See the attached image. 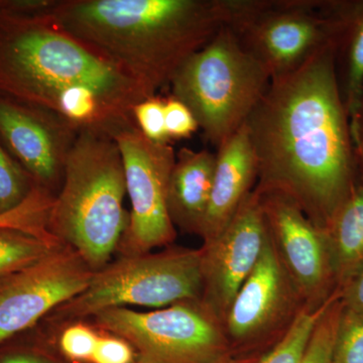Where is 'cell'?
Returning a JSON list of instances; mask_svg holds the SVG:
<instances>
[{
	"instance_id": "obj_11",
	"label": "cell",
	"mask_w": 363,
	"mask_h": 363,
	"mask_svg": "<svg viewBox=\"0 0 363 363\" xmlns=\"http://www.w3.org/2000/svg\"><path fill=\"white\" fill-rule=\"evenodd\" d=\"M255 189L274 247L301 300L307 306L321 305L337 289L324 231L292 198Z\"/></svg>"
},
{
	"instance_id": "obj_28",
	"label": "cell",
	"mask_w": 363,
	"mask_h": 363,
	"mask_svg": "<svg viewBox=\"0 0 363 363\" xmlns=\"http://www.w3.org/2000/svg\"><path fill=\"white\" fill-rule=\"evenodd\" d=\"M164 121L169 140L189 138L199 128L190 109L173 96L164 99Z\"/></svg>"
},
{
	"instance_id": "obj_20",
	"label": "cell",
	"mask_w": 363,
	"mask_h": 363,
	"mask_svg": "<svg viewBox=\"0 0 363 363\" xmlns=\"http://www.w3.org/2000/svg\"><path fill=\"white\" fill-rule=\"evenodd\" d=\"M55 197L56 196L47 189L35 185L21 205L0 214V229H14L44 240L60 243L48 229V220Z\"/></svg>"
},
{
	"instance_id": "obj_9",
	"label": "cell",
	"mask_w": 363,
	"mask_h": 363,
	"mask_svg": "<svg viewBox=\"0 0 363 363\" xmlns=\"http://www.w3.org/2000/svg\"><path fill=\"white\" fill-rule=\"evenodd\" d=\"M112 138L123 157L131 206L116 252L138 255L169 247L177 238L167 204L169 176L176 161L173 147L147 140L135 123L116 131Z\"/></svg>"
},
{
	"instance_id": "obj_3",
	"label": "cell",
	"mask_w": 363,
	"mask_h": 363,
	"mask_svg": "<svg viewBox=\"0 0 363 363\" xmlns=\"http://www.w3.org/2000/svg\"><path fill=\"white\" fill-rule=\"evenodd\" d=\"M50 20L150 96L225 26L226 0H60Z\"/></svg>"
},
{
	"instance_id": "obj_25",
	"label": "cell",
	"mask_w": 363,
	"mask_h": 363,
	"mask_svg": "<svg viewBox=\"0 0 363 363\" xmlns=\"http://www.w3.org/2000/svg\"><path fill=\"white\" fill-rule=\"evenodd\" d=\"M342 295L328 308L313 332L304 355L298 363H333V351L341 313Z\"/></svg>"
},
{
	"instance_id": "obj_15",
	"label": "cell",
	"mask_w": 363,
	"mask_h": 363,
	"mask_svg": "<svg viewBox=\"0 0 363 363\" xmlns=\"http://www.w3.org/2000/svg\"><path fill=\"white\" fill-rule=\"evenodd\" d=\"M217 150L213 186L199 234L204 242L228 225L257 180V159L245 123Z\"/></svg>"
},
{
	"instance_id": "obj_21",
	"label": "cell",
	"mask_w": 363,
	"mask_h": 363,
	"mask_svg": "<svg viewBox=\"0 0 363 363\" xmlns=\"http://www.w3.org/2000/svg\"><path fill=\"white\" fill-rule=\"evenodd\" d=\"M62 243L14 229H0V279L30 266Z\"/></svg>"
},
{
	"instance_id": "obj_22",
	"label": "cell",
	"mask_w": 363,
	"mask_h": 363,
	"mask_svg": "<svg viewBox=\"0 0 363 363\" xmlns=\"http://www.w3.org/2000/svg\"><path fill=\"white\" fill-rule=\"evenodd\" d=\"M52 348L68 363H91L101 331L88 321H74L56 328L38 324Z\"/></svg>"
},
{
	"instance_id": "obj_27",
	"label": "cell",
	"mask_w": 363,
	"mask_h": 363,
	"mask_svg": "<svg viewBox=\"0 0 363 363\" xmlns=\"http://www.w3.org/2000/svg\"><path fill=\"white\" fill-rule=\"evenodd\" d=\"M138 130L147 140L156 143H169L164 121V99L152 96L136 104L133 111Z\"/></svg>"
},
{
	"instance_id": "obj_7",
	"label": "cell",
	"mask_w": 363,
	"mask_h": 363,
	"mask_svg": "<svg viewBox=\"0 0 363 363\" xmlns=\"http://www.w3.org/2000/svg\"><path fill=\"white\" fill-rule=\"evenodd\" d=\"M89 320L98 330L128 341L135 350L136 363H221L231 359L233 348L223 324L201 300L149 312L111 308Z\"/></svg>"
},
{
	"instance_id": "obj_32",
	"label": "cell",
	"mask_w": 363,
	"mask_h": 363,
	"mask_svg": "<svg viewBox=\"0 0 363 363\" xmlns=\"http://www.w3.org/2000/svg\"><path fill=\"white\" fill-rule=\"evenodd\" d=\"M341 298L346 309L363 315V267L344 286Z\"/></svg>"
},
{
	"instance_id": "obj_2",
	"label": "cell",
	"mask_w": 363,
	"mask_h": 363,
	"mask_svg": "<svg viewBox=\"0 0 363 363\" xmlns=\"http://www.w3.org/2000/svg\"><path fill=\"white\" fill-rule=\"evenodd\" d=\"M0 93L56 112L80 130L111 138L135 123V105L152 97L49 16L1 13Z\"/></svg>"
},
{
	"instance_id": "obj_19",
	"label": "cell",
	"mask_w": 363,
	"mask_h": 363,
	"mask_svg": "<svg viewBox=\"0 0 363 363\" xmlns=\"http://www.w3.org/2000/svg\"><path fill=\"white\" fill-rule=\"evenodd\" d=\"M341 295L342 289L338 288L321 305H306L298 313L290 328L257 363L300 362L320 319Z\"/></svg>"
},
{
	"instance_id": "obj_13",
	"label": "cell",
	"mask_w": 363,
	"mask_h": 363,
	"mask_svg": "<svg viewBox=\"0 0 363 363\" xmlns=\"http://www.w3.org/2000/svg\"><path fill=\"white\" fill-rule=\"evenodd\" d=\"M267 238L264 210L253 189L228 225L203 243L201 301L222 324L236 294L259 262Z\"/></svg>"
},
{
	"instance_id": "obj_12",
	"label": "cell",
	"mask_w": 363,
	"mask_h": 363,
	"mask_svg": "<svg viewBox=\"0 0 363 363\" xmlns=\"http://www.w3.org/2000/svg\"><path fill=\"white\" fill-rule=\"evenodd\" d=\"M80 130L56 112L0 93V138L33 183L58 194Z\"/></svg>"
},
{
	"instance_id": "obj_10",
	"label": "cell",
	"mask_w": 363,
	"mask_h": 363,
	"mask_svg": "<svg viewBox=\"0 0 363 363\" xmlns=\"http://www.w3.org/2000/svg\"><path fill=\"white\" fill-rule=\"evenodd\" d=\"M94 271L60 245L30 266L0 279V344L30 331L89 285Z\"/></svg>"
},
{
	"instance_id": "obj_24",
	"label": "cell",
	"mask_w": 363,
	"mask_h": 363,
	"mask_svg": "<svg viewBox=\"0 0 363 363\" xmlns=\"http://www.w3.org/2000/svg\"><path fill=\"white\" fill-rule=\"evenodd\" d=\"M35 184L0 138V214L25 201Z\"/></svg>"
},
{
	"instance_id": "obj_8",
	"label": "cell",
	"mask_w": 363,
	"mask_h": 363,
	"mask_svg": "<svg viewBox=\"0 0 363 363\" xmlns=\"http://www.w3.org/2000/svg\"><path fill=\"white\" fill-rule=\"evenodd\" d=\"M226 2V28L271 79L294 73L332 45L318 0Z\"/></svg>"
},
{
	"instance_id": "obj_14",
	"label": "cell",
	"mask_w": 363,
	"mask_h": 363,
	"mask_svg": "<svg viewBox=\"0 0 363 363\" xmlns=\"http://www.w3.org/2000/svg\"><path fill=\"white\" fill-rule=\"evenodd\" d=\"M305 306L269 233L259 262L236 294L224 320L231 348L274 335L281 338Z\"/></svg>"
},
{
	"instance_id": "obj_4",
	"label": "cell",
	"mask_w": 363,
	"mask_h": 363,
	"mask_svg": "<svg viewBox=\"0 0 363 363\" xmlns=\"http://www.w3.org/2000/svg\"><path fill=\"white\" fill-rule=\"evenodd\" d=\"M125 194L123 157L113 138L81 130L50 211L49 233L99 271L111 262L128 224Z\"/></svg>"
},
{
	"instance_id": "obj_29",
	"label": "cell",
	"mask_w": 363,
	"mask_h": 363,
	"mask_svg": "<svg viewBox=\"0 0 363 363\" xmlns=\"http://www.w3.org/2000/svg\"><path fill=\"white\" fill-rule=\"evenodd\" d=\"M91 363H136L135 352L128 341L101 331Z\"/></svg>"
},
{
	"instance_id": "obj_31",
	"label": "cell",
	"mask_w": 363,
	"mask_h": 363,
	"mask_svg": "<svg viewBox=\"0 0 363 363\" xmlns=\"http://www.w3.org/2000/svg\"><path fill=\"white\" fill-rule=\"evenodd\" d=\"M350 130L358 181L363 183V97L357 111L351 116Z\"/></svg>"
},
{
	"instance_id": "obj_5",
	"label": "cell",
	"mask_w": 363,
	"mask_h": 363,
	"mask_svg": "<svg viewBox=\"0 0 363 363\" xmlns=\"http://www.w3.org/2000/svg\"><path fill=\"white\" fill-rule=\"evenodd\" d=\"M271 80L224 26L169 85L171 96L190 109L208 142L218 147L247 123Z\"/></svg>"
},
{
	"instance_id": "obj_1",
	"label": "cell",
	"mask_w": 363,
	"mask_h": 363,
	"mask_svg": "<svg viewBox=\"0 0 363 363\" xmlns=\"http://www.w3.org/2000/svg\"><path fill=\"white\" fill-rule=\"evenodd\" d=\"M245 126L257 159L255 188L292 198L324 231L358 183L332 45L272 79Z\"/></svg>"
},
{
	"instance_id": "obj_16",
	"label": "cell",
	"mask_w": 363,
	"mask_h": 363,
	"mask_svg": "<svg viewBox=\"0 0 363 363\" xmlns=\"http://www.w3.org/2000/svg\"><path fill=\"white\" fill-rule=\"evenodd\" d=\"M328 23L341 96L351 116L363 97V0H318Z\"/></svg>"
},
{
	"instance_id": "obj_26",
	"label": "cell",
	"mask_w": 363,
	"mask_h": 363,
	"mask_svg": "<svg viewBox=\"0 0 363 363\" xmlns=\"http://www.w3.org/2000/svg\"><path fill=\"white\" fill-rule=\"evenodd\" d=\"M333 363H363V315L344 306L336 333Z\"/></svg>"
},
{
	"instance_id": "obj_30",
	"label": "cell",
	"mask_w": 363,
	"mask_h": 363,
	"mask_svg": "<svg viewBox=\"0 0 363 363\" xmlns=\"http://www.w3.org/2000/svg\"><path fill=\"white\" fill-rule=\"evenodd\" d=\"M60 0H0V13L21 18L50 16Z\"/></svg>"
},
{
	"instance_id": "obj_18",
	"label": "cell",
	"mask_w": 363,
	"mask_h": 363,
	"mask_svg": "<svg viewBox=\"0 0 363 363\" xmlns=\"http://www.w3.org/2000/svg\"><path fill=\"white\" fill-rule=\"evenodd\" d=\"M336 288L343 289L363 267V183L352 192L324 230Z\"/></svg>"
},
{
	"instance_id": "obj_23",
	"label": "cell",
	"mask_w": 363,
	"mask_h": 363,
	"mask_svg": "<svg viewBox=\"0 0 363 363\" xmlns=\"http://www.w3.org/2000/svg\"><path fill=\"white\" fill-rule=\"evenodd\" d=\"M0 363H68L39 326L0 344Z\"/></svg>"
},
{
	"instance_id": "obj_33",
	"label": "cell",
	"mask_w": 363,
	"mask_h": 363,
	"mask_svg": "<svg viewBox=\"0 0 363 363\" xmlns=\"http://www.w3.org/2000/svg\"><path fill=\"white\" fill-rule=\"evenodd\" d=\"M259 359V358L255 357L235 358V359H233V358H231V359L227 360V362L221 363H257V360Z\"/></svg>"
},
{
	"instance_id": "obj_17",
	"label": "cell",
	"mask_w": 363,
	"mask_h": 363,
	"mask_svg": "<svg viewBox=\"0 0 363 363\" xmlns=\"http://www.w3.org/2000/svg\"><path fill=\"white\" fill-rule=\"evenodd\" d=\"M216 155L184 147L176 155L167 191L171 220L185 233L201 231L211 196Z\"/></svg>"
},
{
	"instance_id": "obj_6",
	"label": "cell",
	"mask_w": 363,
	"mask_h": 363,
	"mask_svg": "<svg viewBox=\"0 0 363 363\" xmlns=\"http://www.w3.org/2000/svg\"><path fill=\"white\" fill-rule=\"evenodd\" d=\"M202 288V248L168 247L159 252L119 255L94 272L83 292L59 306L39 324L56 328L128 306L161 309L201 300Z\"/></svg>"
}]
</instances>
